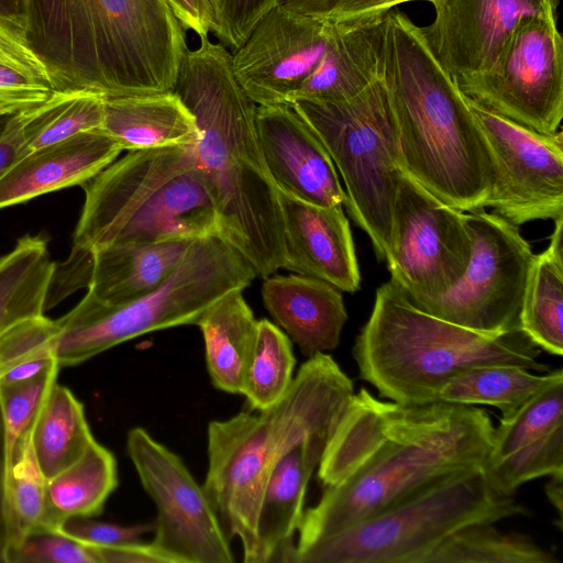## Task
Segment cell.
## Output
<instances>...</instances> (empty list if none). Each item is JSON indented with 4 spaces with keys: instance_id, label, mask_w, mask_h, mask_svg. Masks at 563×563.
<instances>
[{
    "instance_id": "cell-46",
    "label": "cell",
    "mask_w": 563,
    "mask_h": 563,
    "mask_svg": "<svg viewBox=\"0 0 563 563\" xmlns=\"http://www.w3.org/2000/svg\"><path fill=\"white\" fill-rule=\"evenodd\" d=\"M18 112L0 115V178L26 155Z\"/></svg>"
},
{
    "instance_id": "cell-36",
    "label": "cell",
    "mask_w": 563,
    "mask_h": 563,
    "mask_svg": "<svg viewBox=\"0 0 563 563\" xmlns=\"http://www.w3.org/2000/svg\"><path fill=\"white\" fill-rule=\"evenodd\" d=\"M45 484L31 445V426L18 439L7 461V504L14 545L25 534L43 529ZM10 550V549H9Z\"/></svg>"
},
{
    "instance_id": "cell-18",
    "label": "cell",
    "mask_w": 563,
    "mask_h": 563,
    "mask_svg": "<svg viewBox=\"0 0 563 563\" xmlns=\"http://www.w3.org/2000/svg\"><path fill=\"white\" fill-rule=\"evenodd\" d=\"M261 152L277 190L317 206L344 205L345 191L325 147L290 104L256 106Z\"/></svg>"
},
{
    "instance_id": "cell-28",
    "label": "cell",
    "mask_w": 563,
    "mask_h": 563,
    "mask_svg": "<svg viewBox=\"0 0 563 563\" xmlns=\"http://www.w3.org/2000/svg\"><path fill=\"white\" fill-rule=\"evenodd\" d=\"M563 217L554 220L548 247L534 254L523 292L519 327L541 350L563 354Z\"/></svg>"
},
{
    "instance_id": "cell-2",
    "label": "cell",
    "mask_w": 563,
    "mask_h": 563,
    "mask_svg": "<svg viewBox=\"0 0 563 563\" xmlns=\"http://www.w3.org/2000/svg\"><path fill=\"white\" fill-rule=\"evenodd\" d=\"M187 48L173 91L194 114V144L218 214V235L266 278L282 268L283 219L261 152L255 102L239 85L232 54L209 36Z\"/></svg>"
},
{
    "instance_id": "cell-47",
    "label": "cell",
    "mask_w": 563,
    "mask_h": 563,
    "mask_svg": "<svg viewBox=\"0 0 563 563\" xmlns=\"http://www.w3.org/2000/svg\"><path fill=\"white\" fill-rule=\"evenodd\" d=\"M4 429L0 412V563H7L11 544V530L7 504V461Z\"/></svg>"
},
{
    "instance_id": "cell-35",
    "label": "cell",
    "mask_w": 563,
    "mask_h": 563,
    "mask_svg": "<svg viewBox=\"0 0 563 563\" xmlns=\"http://www.w3.org/2000/svg\"><path fill=\"white\" fill-rule=\"evenodd\" d=\"M295 364L288 335L267 319L258 320L256 341L241 394L252 410H266L286 395L294 379Z\"/></svg>"
},
{
    "instance_id": "cell-44",
    "label": "cell",
    "mask_w": 563,
    "mask_h": 563,
    "mask_svg": "<svg viewBox=\"0 0 563 563\" xmlns=\"http://www.w3.org/2000/svg\"><path fill=\"white\" fill-rule=\"evenodd\" d=\"M186 31L207 37L213 33L216 16L210 0H165Z\"/></svg>"
},
{
    "instance_id": "cell-32",
    "label": "cell",
    "mask_w": 563,
    "mask_h": 563,
    "mask_svg": "<svg viewBox=\"0 0 563 563\" xmlns=\"http://www.w3.org/2000/svg\"><path fill=\"white\" fill-rule=\"evenodd\" d=\"M410 563H559L529 536L494 523L465 526L415 555Z\"/></svg>"
},
{
    "instance_id": "cell-1",
    "label": "cell",
    "mask_w": 563,
    "mask_h": 563,
    "mask_svg": "<svg viewBox=\"0 0 563 563\" xmlns=\"http://www.w3.org/2000/svg\"><path fill=\"white\" fill-rule=\"evenodd\" d=\"M494 429L487 411L475 406L440 400L402 405L383 401L365 388L354 393L319 463L324 490L305 510L295 551L365 519L433 478L483 466Z\"/></svg>"
},
{
    "instance_id": "cell-19",
    "label": "cell",
    "mask_w": 563,
    "mask_h": 563,
    "mask_svg": "<svg viewBox=\"0 0 563 563\" xmlns=\"http://www.w3.org/2000/svg\"><path fill=\"white\" fill-rule=\"evenodd\" d=\"M277 196L284 228L282 268L341 291L358 290L360 267L343 205H311L279 190Z\"/></svg>"
},
{
    "instance_id": "cell-20",
    "label": "cell",
    "mask_w": 563,
    "mask_h": 563,
    "mask_svg": "<svg viewBox=\"0 0 563 563\" xmlns=\"http://www.w3.org/2000/svg\"><path fill=\"white\" fill-rule=\"evenodd\" d=\"M333 433L327 430L300 439L272 465L256 519L257 563H291L309 481Z\"/></svg>"
},
{
    "instance_id": "cell-12",
    "label": "cell",
    "mask_w": 563,
    "mask_h": 563,
    "mask_svg": "<svg viewBox=\"0 0 563 563\" xmlns=\"http://www.w3.org/2000/svg\"><path fill=\"white\" fill-rule=\"evenodd\" d=\"M478 106L541 133L563 118V38L556 16L523 19L495 63L455 81Z\"/></svg>"
},
{
    "instance_id": "cell-22",
    "label": "cell",
    "mask_w": 563,
    "mask_h": 563,
    "mask_svg": "<svg viewBox=\"0 0 563 563\" xmlns=\"http://www.w3.org/2000/svg\"><path fill=\"white\" fill-rule=\"evenodd\" d=\"M266 310L306 357L332 351L347 313L341 290L319 278L292 274L264 278Z\"/></svg>"
},
{
    "instance_id": "cell-8",
    "label": "cell",
    "mask_w": 563,
    "mask_h": 563,
    "mask_svg": "<svg viewBox=\"0 0 563 563\" xmlns=\"http://www.w3.org/2000/svg\"><path fill=\"white\" fill-rule=\"evenodd\" d=\"M257 277L252 265L218 235L196 239L170 276L155 290L109 305L89 292L56 321L55 358L60 368L84 363L132 339L197 324L214 302L244 290Z\"/></svg>"
},
{
    "instance_id": "cell-15",
    "label": "cell",
    "mask_w": 563,
    "mask_h": 563,
    "mask_svg": "<svg viewBox=\"0 0 563 563\" xmlns=\"http://www.w3.org/2000/svg\"><path fill=\"white\" fill-rule=\"evenodd\" d=\"M466 100L492 164L484 208L518 227L563 217L562 130L541 133Z\"/></svg>"
},
{
    "instance_id": "cell-13",
    "label": "cell",
    "mask_w": 563,
    "mask_h": 563,
    "mask_svg": "<svg viewBox=\"0 0 563 563\" xmlns=\"http://www.w3.org/2000/svg\"><path fill=\"white\" fill-rule=\"evenodd\" d=\"M471 253L465 212L444 203L402 170L386 258L390 280L422 307L456 284Z\"/></svg>"
},
{
    "instance_id": "cell-23",
    "label": "cell",
    "mask_w": 563,
    "mask_h": 563,
    "mask_svg": "<svg viewBox=\"0 0 563 563\" xmlns=\"http://www.w3.org/2000/svg\"><path fill=\"white\" fill-rule=\"evenodd\" d=\"M334 23L324 55L290 103L344 101L382 78L386 13Z\"/></svg>"
},
{
    "instance_id": "cell-11",
    "label": "cell",
    "mask_w": 563,
    "mask_h": 563,
    "mask_svg": "<svg viewBox=\"0 0 563 563\" xmlns=\"http://www.w3.org/2000/svg\"><path fill=\"white\" fill-rule=\"evenodd\" d=\"M472 235L467 267L456 284L421 308L487 334L520 330L519 314L534 254L519 227L484 208L465 212Z\"/></svg>"
},
{
    "instance_id": "cell-49",
    "label": "cell",
    "mask_w": 563,
    "mask_h": 563,
    "mask_svg": "<svg viewBox=\"0 0 563 563\" xmlns=\"http://www.w3.org/2000/svg\"><path fill=\"white\" fill-rule=\"evenodd\" d=\"M545 493L549 500L556 509L560 518H562L563 506V474L552 475L550 482L545 486Z\"/></svg>"
},
{
    "instance_id": "cell-40",
    "label": "cell",
    "mask_w": 563,
    "mask_h": 563,
    "mask_svg": "<svg viewBox=\"0 0 563 563\" xmlns=\"http://www.w3.org/2000/svg\"><path fill=\"white\" fill-rule=\"evenodd\" d=\"M58 371L59 368H53L29 379L0 384L5 461L20 435L31 426L48 390L56 383Z\"/></svg>"
},
{
    "instance_id": "cell-30",
    "label": "cell",
    "mask_w": 563,
    "mask_h": 563,
    "mask_svg": "<svg viewBox=\"0 0 563 563\" xmlns=\"http://www.w3.org/2000/svg\"><path fill=\"white\" fill-rule=\"evenodd\" d=\"M56 264L41 235H24L0 257V334L46 311Z\"/></svg>"
},
{
    "instance_id": "cell-27",
    "label": "cell",
    "mask_w": 563,
    "mask_h": 563,
    "mask_svg": "<svg viewBox=\"0 0 563 563\" xmlns=\"http://www.w3.org/2000/svg\"><path fill=\"white\" fill-rule=\"evenodd\" d=\"M119 484L117 461L96 441L71 465L46 479L43 529L75 517H97Z\"/></svg>"
},
{
    "instance_id": "cell-14",
    "label": "cell",
    "mask_w": 563,
    "mask_h": 563,
    "mask_svg": "<svg viewBox=\"0 0 563 563\" xmlns=\"http://www.w3.org/2000/svg\"><path fill=\"white\" fill-rule=\"evenodd\" d=\"M126 451L157 509L152 544L170 563H232L230 539L184 461L141 427L128 432Z\"/></svg>"
},
{
    "instance_id": "cell-33",
    "label": "cell",
    "mask_w": 563,
    "mask_h": 563,
    "mask_svg": "<svg viewBox=\"0 0 563 563\" xmlns=\"http://www.w3.org/2000/svg\"><path fill=\"white\" fill-rule=\"evenodd\" d=\"M104 99L90 88H57L44 101L20 110L25 153L101 129Z\"/></svg>"
},
{
    "instance_id": "cell-38",
    "label": "cell",
    "mask_w": 563,
    "mask_h": 563,
    "mask_svg": "<svg viewBox=\"0 0 563 563\" xmlns=\"http://www.w3.org/2000/svg\"><path fill=\"white\" fill-rule=\"evenodd\" d=\"M483 468L492 488L509 497L531 479L563 474V423Z\"/></svg>"
},
{
    "instance_id": "cell-26",
    "label": "cell",
    "mask_w": 563,
    "mask_h": 563,
    "mask_svg": "<svg viewBox=\"0 0 563 563\" xmlns=\"http://www.w3.org/2000/svg\"><path fill=\"white\" fill-rule=\"evenodd\" d=\"M257 321L243 290L238 289L214 302L197 322L203 338L208 374L217 389L242 394Z\"/></svg>"
},
{
    "instance_id": "cell-34",
    "label": "cell",
    "mask_w": 563,
    "mask_h": 563,
    "mask_svg": "<svg viewBox=\"0 0 563 563\" xmlns=\"http://www.w3.org/2000/svg\"><path fill=\"white\" fill-rule=\"evenodd\" d=\"M56 89L54 76L31 44L21 19L0 16V103L22 110Z\"/></svg>"
},
{
    "instance_id": "cell-16",
    "label": "cell",
    "mask_w": 563,
    "mask_h": 563,
    "mask_svg": "<svg viewBox=\"0 0 563 563\" xmlns=\"http://www.w3.org/2000/svg\"><path fill=\"white\" fill-rule=\"evenodd\" d=\"M334 30V22L275 4L231 53L239 85L256 106L290 104L319 65Z\"/></svg>"
},
{
    "instance_id": "cell-41",
    "label": "cell",
    "mask_w": 563,
    "mask_h": 563,
    "mask_svg": "<svg viewBox=\"0 0 563 563\" xmlns=\"http://www.w3.org/2000/svg\"><path fill=\"white\" fill-rule=\"evenodd\" d=\"M7 563H99L95 545L56 530L25 534L8 552Z\"/></svg>"
},
{
    "instance_id": "cell-10",
    "label": "cell",
    "mask_w": 563,
    "mask_h": 563,
    "mask_svg": "<svg viewBox=\"0 0 563 563\" xmlns=\"http://www.w3.org/2000/svg\"><path fill=\"white\" fill-rule=\"evenodd\" d=\"M290 106L325 147L344 183V206L371 239L377 258L386 261L402 167L383 79L344 101L296 100Z\"/></svg>"
},
{
    "instance_id": "cell-42",
    "label": "cell",
    "mask_w": 563,
    "mask_h": 563,
    "mask_svg": "<svg viewBox=\"0 0 563 563\" xmlns=\"http://www.w3.org/2000/svg\"><path fill=\"white\" fill-rule=\"evenodd\" d=\"M214 10L213 35L231 53L246 40L258 20L279 0H210Z\"/></svg>"
},
{
    "instance_id": "cell-6",
    "label": "cell",
    "mask_w": 563,
    "mask_h": 563,
    "mask_svg": "<svg viewBox=\"0 0 563 563\" xmlns=\"http://www.w3.org/2000/svg\"><path fill=\"white\" fill-rule=\"evenodd\" d=\"M361 379L402 405L439 401L442 387L478 366L547 372L541 349L521 330L487 335L437 318L391 280L376 290L373 309L352 349Z\"/></svg>"
},
{
    "instance_id": "cell-5",
    "label": "cell",
    "mask_w": 563,
    "mask_h": 563,
    "mask_svg": "<svg viewBox=\"0 0 563 563\" xmlns=\"http://www.w3.org/2000/svg\"><path fill=\"white\" fill-rule=\"evenodd\" d=\"M354 393L353 380L321 352L308 357L286 395L271 408L208 424L202 485L228 538H239L245 563H257L256 519L272 465L300 439L335 431Z\"/></svg>"
},
{
    "instance_id": "cell-51",
    "label": "cell",
    "mask_w": 563,
    "mask_h": 563,
    "mask_svg": "<svg viewBox=\"0 0 563 563\" xmlns=\"http://www.w3.org/2000/svg\"><path fill=\"white\" fill-rule=\"evenodd\" d=\"M20 110H16L10 106H7V104H3V103H0V115L1 114H10V113H14V112H18Z\"/></svg>"
},
{
    "instance_id": "cell-50",
    "label": "cell",
    "mask_w": 563,
    "mask_h": 563,
    "mask_svg": "<svg viewBox=\"0 0 563 563\" xmlns=\"http://www.w3.org/2000/svg\"><path fill=\"white\" fill-rule=\"evenodd\" d=\"M0 16L21 19V0H0Z\"/></svg>"
},
{
    "instance_id": "cell-37",
    "label": "cell",
    "mask_w": 563,
    "mask_h": 563,
    "mask_svg": "<svg viewBox=\"0 0 563 563\" xmlns=\"http://www.w3.org/2000/svg\"><path fill=\"white\" fill-rule=\"evenodd\" d=\"M57 324L45 314L24 319L0 334V384L59 368L55 358Z\"/></svg>"
},
{
    "instance_id": "cell-4",
    "label": "cell",
    "mask_w": 563,
    "mask_h": 563,
    "mask_svg": "<svg viewBox=\"0 0 563 563\" xmlns=\"http://www.w3.org/2000/svg\"><path fill=\"white\" fill-rule=\"evenodd\" d=\"M382 79L398 139L402 170L463 212L484 208L492 164L465 96L407 14L386 13Z\"/></svg>"
},
{
    "instance_id": "cell-45",
    "label": "cell",
    "mask_w": 563,
    "mask_h": 563,
    "mask_svg": "<svg viewBox=\"0 0 563 563\" xmlns=\"http://www.w3.org/2000/svg\"><path fill=\"white\" fill-rule=\"evenodd\" d=\"M415 0H334L321 20L343 22L385 14L397 4ZM432 4L437 0H424Z\"/></svg>"
},
{
    "instance_id": "cell-48",
    "label": "cell",
    "mask_w": 563,
    "mask_h": 563,
    "mask_svg": "<svg viewBox=\"0 0 563 563\" xmlns=\"http://www.w3.org/2000/svg\"><path fill=\"white\" fill-rule=\"evenodd\" d=\"M334 0H279L278 3L297 14L321 19Z\"/></svg>"
},
{
    "instance_id": "cell-21",
    "label": "cell",
    "mask_w": 563,
    "mask_h": 563,
    "mask_svg": "<svg viewBox=\"0 0 563 563\" xmlns=\"http://www.w3.org/2000/svg\"><path fill=\"white\" fill-rule=\"evenodd\" d=\"M121 147L101 129L35 150L0 178V209L47 192L85 185L115 161Z\"/></svg>"
},
{
    "instance_id": "cell-43",
    "label": "cell",
    "mask_w": 563,
    "mask_h": 563,
    "mask_svg": "<svg viewBox=\"0 0 563 563\" xmlns=\"http://www.w3.org/2000/svg\"><path fill=\"white\" fill-rule=\"evenodd\" d=\"M56 531L90 545L111 547L140 542L153 531V522L122 526L92 517H75L60 523Z\"/></svg>"
},
{
    "instance_id": "cell-31",
    "label": "cell",
    "mask_w": 563,
    "mask_h": 563,
    "mask_svg": "<svg viewBox=\"0 0 563 563\" xmlns=\"http://www.w3.org/2000/svg\"><path fill=\"white\" fill-rule=\"evenodd\" d=\"M561 380L562 369L536 375L518 366H478L452 377L440 390L438 400L492 406L500 410L501 418H507L534 395Z\"/></svg>"
},
{
    "instance_id": "cell-29",
    "label": "cell",
    "mask_w": 563,
    "mask_h": 563,
    "mask_svg": "<svg viewBox=\"0 0 563 563\" xmlns=\"http://www.w3.org/2000/svg\"><path fill=\"white\" fill-rule=\"evenodd\" d=\"M93 440L84 405L56 382L31 423V445L44 477L51 478L71 465Z\"/></svg>"
},
{
    "instance_id": "cell-7",
    "label": "cell",
    "mask_w": 563,
    "mask_h": 563,
    "mask_svg": "<svg viewBox=\"0 0 563 563\" xmlns=\"http://www.w3.org/2000/svg\"><path fill=\"white\" fill-rule=\"evenodd\" d=\"M85 185L73 250L93 253L114 244L219 233L216 205L194 145L129 151Z\"/></svg>"
},
{
    "instance_id": "cell-25",
    "label": "cell",
    "mask_w": 563,
    "mask_h": 563,
    "mask_svg": "<svg viewBox=\"0 0 563 563\" xmlns=\"http://www.w3.org/2000/svg\"><path fill=\"white\" fill-rule=\"evenodd\" d=\"M195 240L114 244L92 253L88 291L119 305L158 288L176 269Z\"/></svg>"
},
{
    "instance_id": "cell-9",
    "label": "cell",
    "mask_w": 563,
    "mask_h": 563,
    "mask_svg": "<svg viewBox=\"0 0 563 563\" xmlns=\"http://www.w3.org/2000/svg\"><path fill=\"white\" fill-rule=\"evenodd\" d=\"M528 515L514 496L492 488L483 466L457 470L295 551L291 563H410L419 552L465 526Z\"/></svg>"
},
{
    "instance_id": "cell-3",
    "label": "cell",
    "mask_w": 563,
    "mask_h": 563,
    "mask_svg": "<svg viewBox=\"0 0 563 563\" xmlns=\"http://www.w3.org/2000/svg\"><path fill=\"white\" fill-rule=\"evenodd\" d=\"M21 20L56 89L106 98L173 90L188 48L165 0H21Z\"/></svg>"
},
{
    "instance_id": "cell-39",
    "label": "cell",
    "mask_w": 563,
    "mask_h": 563,
    "mask_svg": "<svg viewBox=\"0 0 563 563\" xmlns=\"http://www.w3.org/2000/svg\"><path fill=\"white\" fill-rule=\"evenodd\" d=\"M563 423V380L554 383L501 418L494 429L493 448L484 465L493 464Z\"/></svg>"
},
{
    "instance_id": "cell-24",
    "label": "cell",
    "mask_w": 563,
    "mask_h": 563,
    "mask_svg": "<svg viewBox=\"0 0 563 563\" xmlns=\"http://www.w3.org/2000/svg\"><path fill=\"white\" fill-rule=\"evenodd\" d=\"M101 131L122 151H142L194 145V114L173 90L107 97Z\"/></svg>"
},
{
    "instance_id": "cell-17",
    "label": "cell",
    "mask_w": 563,
    "mask_h": 563,
    "mask_svg": "<svg viewBox=\"0 0 563 563\" xmlns=\"http://www.w3.org/2000/svg\"><path fill=\"white\" fill-rule=\"evenodd\" d=\"M558 5L559 0H437L433 21L419 27L456 81L486 71L523 19L556 16Z\"/></svg>"
}]
</instances>
